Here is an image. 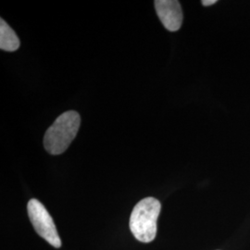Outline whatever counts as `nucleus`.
Returning <instances> with one entry per match:
<instances>
[{
    "label": "nucleus",
    "instance_id": "nucleus-1",
    "mask_svg": "<svg viewBox=\"0 0 250 250\" xmlns=\"http://www.w3.org/2000/svg\"><path fill=\"white\" fill-rule=\"evenodd\" d=\"M81 117L78 112L70 110L58 117L45 132L44 146L51 155H61L66 151L79 131Z\"/></svg>",
    "mask_w": 250,
    "mask_h": 250
},
{
    "label": "nucleus",
    "instance_id": "nucleus-2",
    "mask_svg": "<svg viewBox=\"0 0 250 250\" xmlns=\"http://www.w3.org/2000/svg\"><path fill=\"white\" fill-rule=\"evenodd\" d=\"M161 209V202L155 197H146L134 206L129 226L138 241L149 243L155 239Z\"/></svg>",
    "mask_w": 250,
    "mask_h": 250
},
{
    "label": "nucleus",
    "instance_id": "nucleus-3",
    "mask_svg": "<svg viewBox=\"0 0 250 250\" xmlns=\"http://www.w3.org/2000/svg\"><path fill=\"white\" fill-rule=\"evenodd\" d=\"M27 210L29 219L38 235L48 242L54 248L60 249L62 247V240L54 224L53 219L45 206L39 200L33 198L28 202Z\"/></svg>",
    "mask_w": 250,
    "mask_h": 250
},
{
    "label": "nucleus",
    "instance_id": "nucleus-4",
    "mask_svg": "<svg viewBox=\"0 0 250 250\" xmlns=\"http://www.w3.org/2000/svg\"><path fill=\"white\" fill-rule=\"evenodd\" d=\"M156 12L163 26L170 32H176L183 23V11L177 0H156Z\"/></svg>",
    "mask_w": 250,
    "mask_h": 250
},
{
    "label": "nucleus",
    "instance_id": "nucleus-5",
    "mask_svg": "<svg viewBox=\"0 0 250 250\" xmlns=\"http://www.w3.org/2000/svg\"><path fill=\"white\" fill-rule=\"evenodd\" d=\"M20 39L11 27L3 20H0V48L4 51L13 52L20 47Z\"/></svg>",
    "mask_w": 250,
    "mask_h": 250
},
{
    "label": "nucleus",
    "instance_id": "nucleus-6",
    "mask_svg": "<svg viewBox=\"0 0 250 250\" xmlns=\"http://www.w3.org/2000/svg\"><path fill=\"white\" fill-rule=\"evenodd\" d=\"M215 3H217L216 0H203V1H202V5H203L204 7L212 6V5H214Z\"/></svg>",
    "mask_w": 250,
    "mask_h": 250
}]
</instances>
